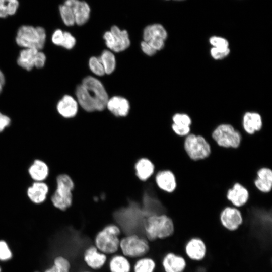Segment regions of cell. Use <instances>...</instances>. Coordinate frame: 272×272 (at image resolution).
Returning a JSON list of instances; mask_svg holds the SVG:
<instances>
[{
    "mask_svg": "<svg viewBox=\"0 0 272 272\" xmlns=\"http://www.w3.org/2000/svg\"><path fill=\"white\" fill-rule=\"evenodd\" d=\"M143 227L146 239L149 241L167 239L175 232L174 223L172 218L166 214L146 217Z\"/></svg>",
    "mask_w": 272,
    "mask_h": 272,
    "instance_id": "obj_1",
    "label": "cell"
},
{
    "mask_svg": "<svg viewBox=\"0 0 272 272\" xmlns=\"http://www.w3.org/2000/svg\"><path fill=\"white\" fill-rule=\"evenodd\" d=\"M54 188L48 200L54 209L65 211L72 203L74 183L69 175L59 174L55 177Z\"/></svg>",
    "mask_w": 272,
    "mask_h": 272,
    "instance_id": "obj_2",
    "label": "cell"
},
{
    "mask_svg": "<svg viewBox=\"0 0 272 272\" xmlns=\"http://www.w3.org/2000/svg\"><path fill=\"white\" fill-rule=\"evenodd\" d=\"M47 40L45 29L40 26L22 25L17 29L15 41L21 49L32 48L42 50Z\"/></svg>",
    "mask_w": 272,
    "mask_h": 272,
    "instance_id": "obj_3",
    "label": "cell"
},
{
    "mask_svg": "<svg viewBox=\"0 0 272 272\" xmlns=\"http://www.w3.org/2000/svg\"><path fill=\"white\" fill-rule=\"evenodd\" d=\"M120 227L115 224H109L99 231L95 236L94 246L101 252L113 254L119 249Z\"/></svg>",
    "mask_w": 272,
    "mask_h": 272,
    "instance_id": "obj_4",
    "label": "cell"
},
{
    "mask_svg": "<svg viewBox=\"0 0 272 272\" xmlns=\"http://www.w3.org/2000/svg\"><path fill=\"white\" fill-rule=\"evenodd\" d=\"M149 241L136 234L122 237L120 240L119 249L127 258H140L146 256L150 250Z\"/></svg>",
    "mask_w": 272,
    "mask_h": 272,
    "instance_id": "obj_5",
    "label": "cell"
},
{
    "mask_svg": "<svg viewBox=\"0 0 272 272\" xmlns=\"http://www.w3.org/2000/svg\"><path fill=\"white\" fill-rule=\"evenodd\" d=\"M212 138L217 144L224 148H237L241 143L240 132L231 124H219L212 133Z\"/></svg>",
    "mask_w": 272,
    "mask_h": 272,
    "instance_id": "obj_6",
    "label": "cell"
},
{
    "mask_svg": "<svg viewBox=\"0 0 272 272\" xmlns=\"http://www.w3.org/2000/svg\"><path fill=\"white\" fill-rule=\"evenodd\" d=\"M184 149L189 158L195 161L208 158L211 153V146L206 139L192 133L185 137Z\"/></svg>",
    "mask_w": 272,
    "mask_h": 272,
    "instance_id": "obj_7",
    "label": "cell"
},
{
    "mask_svg": "<svg viewBox=\"0 0 272 272\" xmlns=\"http://www.w3.org/2000/svg\"><path fill=\"white\" fill-rule=\"evenodd\" d=\"M46 56L42 50L32 48H22L16 59L17 65L29 72L33 69H41L45 65Z\"/></svg>",
    "mask_w": 272,
    "mask_h": 272,
    "instance_id": "obj_8",
    "label": "cell"
},
{
    "mask_svg": "<svg viewBox=\"0 0 272 272\" xmlns=\"http://www.w3.org/2000/svg\"><path fill=\"white\" fill-rule=\"evenodd\" d=\"M82 85L94 102L96 110H103L106 107L108 97L102 83L97 79L88 76L84 79Z\"/></svg>",
    "mask_w": 272,
    "mask_h": 272,
    "instance_id": "obj_9",
    "label": "cell"
},
{
    "mask_svg": "<svg viewBox=\"0 0 272 272\" xmlns=\"http://www.w3.org/2000/svg\"><path fill=\"white\" fill-rule=\"evenodd\" d=\"M222 227L229 232H235L243 223V218L240 210L233 206L224 208L219 216Z\"/></svg>",
    "mask_w": 272,
    "mask_h": 272,
    "instance_id": "obj_10",
    "label": "cell"
},
{
    "mask_svg": "<svg viewBox=\"0 0 272 272\" xmlns=\"http://www.w3.org/2000/svg\"><path fill=\"white\" fill-rule=\"evenodd\" d=\"M25 194L28 200L33 205L44 204L50 194V188L46 181L32 182L26 188Z\"/></svg>",
    "mask_w": 272,
    "mask_h": 272,
    "instance_id": "obj_11",
    "label": "cell"
},
{
    "mask_svg": "<svg viewBox=\"0 0 272 272\" xmlns=\"http://www.w3.org/2000/svg\"><path fill=\"white\" fill-rule=\"evenodd\" d=\"M27 172L32 182L46 181L50 174L48 164L40 158L34 159L28 166Z\"/></svg>",
    "mask_w": 272,
    "mask_h": 272,
    "instance_id": "obj_12",
    "label": "cell"
},
{
    "mask_svg": "<svg viewBox=\"0 0 272 272\" xmlns=\"http://www.w3.org/2000/svg\"><path fill=\"white\" fill-rule=\"evenodd\" d=\"M55 108L60 117L70 119L74 117L78 112V102L72 96L66 94L57 101Z\"/></svg>",
    "mask_w": 272,
    "mask_h": 272,
    "instance_id": "obj_13",
    "label": "cell"
},
{
    "mask_svg": "<svg viewBox=\"0 0 272 272\" xmlns=\"http://www.w3.org/2000/svg\"><path fill=\"white\" fill-rule=\"evenodd\" d=\"M83 260L86 265L93 270L102 268L107 261V256L94 245L88 247L84 251Z\"/></svg>",
    "mask_w": 272,
    "mask_h": 272,
    "instance_id": "obj_14",
    "label": "cell"
},
{
    "mask_svg": "<svg viewBox=\"0 0 272 272\" xmlns=\"http://www.w3.org/2000/svg\"><path fill=\"white\" fill-rule=\"evenodd\" d=\"M185 252L187 256L194 261H200L207 254V246L205 242L199 237H192L185 246Z\"/></svg>",
    "mask_w": 272,
    "mask_h": 272,
    "instance_id": "obj_15",
    "label": "cell"
},
{
    "mask_svg": "<svg viewBox=\"0 0 272 272\" xmlns=\"http://www.w3.org/2000/svg\"><path fill=\"white\" fill-rule=\"evenodd\" d=\"M73 11L75 24L81 26L86 23L89 19L90 8L88 4L80 0H65L64 3Z\"/></svg>",
    "mask_w": 272,
    "mask_h": 272,
    "instance_id": "obj_16",
    "label": "cell"
},
{
    "mask_svg": "<svg viewBox=\"0 0 272 272\" xmlns=\"http://www.w3.org/2000/svg\"><path fill=\"white\" fill-rule=\"evenodd\" d=\"M241 124L244 131L248 135H252L260 131L263 126L261 115L256 112L247 111L243 115Z\"/></svg>",
    "mask_w": 272,
    "mask_h": 272,
    "instance_id": "obj_17",
    "label": "cell"
},
{
    "mask_svg": "<svg viewBox=\"0 0 272 272\" xmlns=\"http://www.w3.org/2000/svg\"><path fill=\"white\" fill-rule=\"evenodd\" d=\"M226 197L233 207L239 209L247 202L249 193L246 187L236 182L228 190Z\"/></svg>",
    "mask_w": 272,
    "mask_h": 272,
    "instance_id": "obj_18",
    "label": "cell"
},
{
    "mask_svg": "<svg viewBox=\"0 0 272 272\" xmlns=\"http://www.w3.org/2000/svg\"><path fill=\"white\" fill-rule=\"evenodd\" d=\"M155 181L159 189L166 193L174 192L177 187L176 177L169 170H160L156 175Z\"/></svg>",
    "mask_w": 272,
    "mask_h": 272,
    "instance_id": "obj_19",
    "label": "cell"
},
{
    "mask_svg": "<svg viewBox=\"0 0 272 272\" xmlns=\"http://www.w3.org/2000/svg\"><path fill=\"white\" fill-rule=\"evenodd\" d=\"M164 272H183L186 262L183 257L173 252L166 253L162 260Z\"/></svg>",
    "mask_w": 272,
    "mask_h": 272,
    "instance_id": "obj_20",
    "label": "cell"
},
{
    "mask_svg": "<svg viewBox=\"0 0 272 272\" xmlns=\"http://www.w3.org/2000/svg\"><path fill=\"white\" fill-rule=\"evenodd\" d=\"M257 177L254 181L256 189L262 193H268L272 191V169L262 167L257 172Z\"/></svg>",
    "mask_w": 272,
    "mask_h": 272,
    "instance_id": "obj_21",
    "label": "cell"
},
{
    "mask_svg": "<svg viewBox=\"0 0 272 272\" xmlns=\"http://www.w3.org/2000/svg\"><path fill=\"white\" fill-rule=\"evenodd\" d=\"M106 107L114 115L117 116H126L129 110L128 101L125 98L114 96L108 99Z\"/></svg>",
    "mask_w": 272,
    "mask_h": 272,
    "instance_id": "obj_22",
    "label": "cell"
},
{
    "mask_svg": "<svg viewBox=\"0 0 272 272\" xmlns=\"http://www.w3.org/2000/svg\"><path fill=\"white\" fill-rule=\"evenodd\" d=\"M110 32L114 37V46L112 50L118 52L129 47L130 40L127 31L121 30L117 26H113Z\"/></svg>",
    "mask_w": 272,
    "mask_h": 272,
    "instance_id": "obj_23",
    "label": "cell"
},
{
    "mask_svg": "<svg viewBox=\"0 0 272 272\" xmlns=\"http://www.w3.org/2000/svg\"><path fill=\"white\" fill-rule=\"evenodd\" d=\"M168 36L166 30L164 26L158 23L147 26L144 30L143 38L144 41L151 40L165 41Z\"/></svg>",
    "mask_w": 272,
    "mask_h": 272,
    "instance_id": "obj_24",
    "label": "cell"
},
{
    "mask_svg": "<svg viewBox=\"0 0 272 272\" xmlns=\"http://www.w3.org/2000/svg\"><path fill=\"white\" fill-rule=\"evenodd\" d=\"M110 272H130L131 264L127 257L123 254L113 255L109 261Z\"/></svg>",
    "mask_w": 272,
    "mask_h": 272,
    "instance_id": "obj_25",
    "label": "cell"
},
{
    "mask_svg": "<svg viewBox=\"0 0 272 272\" xmlns=\"http://www.w3.org/2000/svg\"><path fill=\"white\" fill-rule=\"evenodd\" d=\"M135 168L137 176L142 180H145L150 177L155 170L153 163L145 158L139 160L135 164Z\"/></svg>",
    "mask_w": 272,
    "mask_h": 272,
    "instance_id": "obj_26",
    "label": "cell"
},
{
    "mask_svg": "<svg viewBox=\"0 0 272 272\" xmlns=\"http://www.w3.org/2000/svg\"><path fill=\"white\" fill-rule=\"evenodd\" d=\"M75 94L80 105L84 110L89 112L96 110L94 102L90 98L86 89L82 84L77 87Z\"/></svg>",
    "mask_w": 272,
    "mask_h": 272,
    "instance_id": "obj_27",
    "label": "cell"
},
{
    "mask_svg": "<svg viewBox=\"0 0 272 272\" xmlns=\"http://www.w3.org/2000/svg\"><path fill=\"white\" fill-rule=\"evenodd\" d=\"M156 266V262L152 258L144 256L135 261L133 270V272H154Z\"/></svg>",
    "mask_w": 272,
    "mask_h": 272,
    "instance_id": "obj_28",
    "label": "cell"
},
{
    "mask_svg": "<svg viewBox=\"0 0 272 272\" xmlns=\"http://www.w3.org/2000/svg\"><path fill=\"white\" fill-rule=\"evenodd\" d=\"M19 5L18 0H0V18L14 15Z\"/></svg>",
    "mask_w": 272,
    "mask_h": 272,
    "instance_id": "obj_29",
    "label": "cell"
},
{
    "mask_svg": "<svg viewBox=\"0 0 272 272\" xmlns=\"http://www.w3.org/2000/svg\"><path fill=\"white\" fill-rule=\"evenodd\" d=\"M104 67L105 73L110 74L115 67V58L113 54L108 50H104L99 58Z\"/></svg>",
    "mask_w": 272,
    "mask_h": 272,
    "instance_id": "obj_30",
    "label": "cell"
},
{
    "mask_svg": "<svg viewBox=\"0 0 272 272\" xmlns=\"http://www.w3.org/2000/svg\"><path fill=\"white\" fill-rule=\"evenodd\" d=\"M59 11L62 21L67 26H72L75 24V19L72 10L63 4L59 5Z\"/></svg>",
    "mask_w": 272,
    "mask_h": 272,
    "instance_id": "obj_31",
    "label": "cell"
},
{
    "mask_svg": "<svg viewBox=\"0 0 272 272\" xmlns=\"http://www.w3.org/2000/svg\"><path fill=\"white\" fill-rule=\"evenodd\" d=\"M13 257V252L7 242L0 239V262H7Z\"/></svg>",
    "mask_w": 272,
    "mask_h": 272,
    "instance_id": "obj_32",
    "label": "cell"
},
{
    "mask_svg": "<svg viewBox=\"0 0 272 272\" xmlns=\"http://www.w3.org/2000/svg\"><path fill=\"white\" fill-rule=\"evenodd\" d=\"M52 262L58 269L59 272H71V262L65 256L57 255L54 258Z\"/></svg>",
    "mask_w": 272,
    "mask_h": 272,
    "instance_id": "obj_33",
    "label": "cell"
},
{
    "mask_svg": "<svg viewBox=\"0 0 272 272\" xmlns=\"http://www.w3.org/2000/svg\"><path fill=\"white\" fill-rule=\"evenodd\" d=\"M172 123L178 125L191 126L192 124L191 117L184 113H175L172 117Z\"/></svg>",
    "mask_w": 272,
    "mask_h": 272,
    "instance_id": "obj_34",
    "label": "cell"
},
{
    "mask_svg": "<svg viewBox=\"0 0 272 272\" xmlns=\"http://www.w3.org/2000/svg\"><path fill=\"white\" fill-rule=\"evenodd\" d=\"M230 49L228 48H216L212 47L210 50L211 57L215 60H221L227 57L230 53Z\"/></svg>",
    "mask_w": 272,
    "mask_h": 272,
    "instance_id": "obj_35",
    "label": "cell"
},
{
    "mask_svg": "<svg viewBox=\"0 0 272 272\" xmlns=\"http://www.w3.org/2000/svg\"><path fill=\"white\" fill-rule=\"evenodd\" d=\"M89 67L93 73L98 76H103L105 73L99 58L92 57L89 62Z\"/></svg>",
    "mask_w": 272,
    "mask_h": 272,
    "instance_id": "obj_36",
    "label": "cell"
},
{
    "mask_svg": "<svg viewBox=\"0 0 272 272\" xmlns=\"http://www.w3.org/2000/svg\"><path fill=\"white\" fill-rule=\"evenodd\" d=\"M209 42L213 47L228 48L229 46V41L224 37L219 36H212L210 37Z\"/></svg>",
    "mask_w": 272,
    "mask_h": 272,
    "instance_id": "obj_37",
    "label": "cell"
},
{
    "mask_svg": "<svg viewBox=\"0 0 272 272\" xmlns=\"http://www.w3.org/2000/svg\"><path fill=\"white\" fill-rule=\"evenodd\" d=\"M76 42L75 37L68 31H63V39L61 48L66 50H71L75 46Z\"/></svg>",
    "mask_w": 272,
    "mask_h": 272,
    "instance_id": "obj_38",
    "label": "cell"
},
{
    "mask_svg": "<svg viewBox=\"0 0 272 272\" xmlns=\"http://www.w3.org/2000/svg\"><path fill=\"white\" fill-rule=\"evenodd\" d=\"M171 129L176 135L180 137H185L191 132L190 126L178 125L173 123L171 124Z\"/></svg>",
    "mask_w": 272,
    "mask_h": 272,
    "instance_id": "obj_39",
    "label": "cell"
},
{
    "mask_svg": "<svg viewBox=\"0 0 272 272\" xmlns=\"http://www.w3.org/2000/svg\"><path fill=\"white\" fill-rule=\"evenodd\" d=\"M11 119L9 116L0 111V133L11 125Z\"/></svg>",
    "mask_w": 272,
    "mask_h": 272,
    "instance_id": "obj_40",
    "label": "cell"
},
{
    "mask_svg": "<svg viewBox=\"0 0 272 272\" xmlns=\"http://www.w3.org/2000/svg\"><path fill=\"white\" fill-rule=\"evenodd\" d=\"M141 48L143 51L149 56L154 55L157 51L145 41L141 42Z\"/></svg>",
    "mask_w": 272,
    "mask_h": 272,
    "instance_id": "obj_41",
    "label": "cell"
},
{
    "mask_svg": "<svg viewBox=\"0 0 272 272\" xmlns=\"http://www.w3.org/2000/svg\"><path fill=\"white\" fill-rule=\"evenodd\" d=\"M6 83V78L3 72L0 70V95L2 93Z\"/></svg>",
    "mask_w": 272,
    "mask_h": 272,
    "instance_id": "obj_42",
    "label": "cell"
},
{
    "mask_svg": "<svg viewBox=\"0 0 272 272\" xmlns=\"http://www.w3.org/2000/svg\"><path fill=\"white\" fill-rule=\"evenodd\" d=\"M43 272H59L57 267L53 263L49 267L46 268Z\"/></svg>",
    "mask_w": 272,
    "mask_h": 272,
    "instance_id": "obj_43",
    "label": "cell"
},
{
    "mask_svg": "<svg viewBox=\"0 0 272 272\" xmlns=\"http://www.w3.org/2000/svg\"><path fill=\"white\" fill-rule=\"evenodd\" d=\"M0 272H3L2 267L0 266Z\"/></svg>",
    "mask_w": 272,
    "mask_h": 272,
    "instance_id": "obj_44",
    "label": "cell"
},
{
    "mask_svg": "<svg viewBox=\"0 0 272 272\" xmlns=\"http://www.w3.org/2000/svg\"><path fill=\"white\" fill-rule=\"evenodd\" d=\"M174 1L181 2V1H185V0H174Z\"/></svg>",
    "mask_w": 272,
    "mask_h": 272,
    "instance_id": "obj_45",
    "label": "cell"
},
{
    "mask_svg": "<svg viewBox=\"0 0 272 272\" xmlns=\"http://www.w3.org/2000/svg\"><path fill=\"white\" fill-rule=\"evenodd\" d=\"M81 272H91V271H88V270H85V271H81Z\"/></svg>",
    "mask_w": 272,
    "mask_h": 272,
    "instance_id": "obj_46",
    "label": "cell"
},
{
    "mask_svg": "<svg viewBox=\"0 0 272 272\" xmlns=\"http://www.w3.org/2000/svg\"><path fill=\"white\" fill-rule=\"evenodd\" d=\"M34 272H41V271H39V270H35L34 271Z\"/></svg>",
    "mask_w": 272,
    "mask_h": 272,
    "instance_id": "obj_47",
    "label": "cell"
}]
</instances>
